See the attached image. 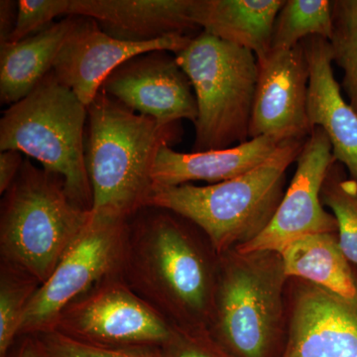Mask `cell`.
I'll return each instance as SVG.
<instances>
[{
  "mask_svg": "<svg viewBox=\"0 0 357 357\" xmlns=\"http://www.w3.org/2000/svg\"><path fill=\"white\" fill-rule=\"evenodd\" d=\"M218 265L211 241L188 218L145 206L129 220L121 278L172 325L210 328Z\"/></svg>",
  "mask_w": 357,
  "mask_h": 357,
  "instance_id": "obj_1",
  "label": "cell"
},
{
  "mask_svg": "<svg viewBox=\"0 0 357 357\" xmlns=\"http://www.w3.org/2000/svg\"><path fill=\"white\" fill-rule=\"evenodd\" d=\"M183 133L182 121L163 123L100 91L88 105L86 131L91 213L130 220L145 208L157 155L181 142Z\"/></svg>",
  "mask_w": 357,
  "mask_h": 357,
  "instance_id": "obj_2",
  "label": "cell"
},
{
  "mask_svg": "<svg viewBox=\"0 0 357 357\" xmlns=\"http://www.w3.org/2000/svg\"><path fill=\"white\" fill-rule=\"evenodd\" d=\"M307 138H293L252 170L208 185L154 188L146 206L172 211L197 225L218 256L266 229L286 192V175Z\"/></svg>",
  "mask_w": 357,
  "mask_h": 357,
  "instance_id": "obj_3",
  "label": "cell"
},
{
  "mask_svg": "<svg viewBox=\"0 0 357 357\" xmlns=\"http://www.w3.org/2000/svg\"><path fill=\"white\" fill-rule=\"evenodd\" d=\"M288 281L280 253L232 249L220 255L211 335L234 357H281Z\"/></svg>",
  "mask_w": 357,
  "mask_h": 357,
  "instance_id": "obj_4",
  "label": "cell"
},
{
  "mask_svg": "<svg viewBox=\"0 0 357 357\" xmlns=\"http://www.w3.org/2000/svg\"><path fill=\"white\" fill-rule=\"evenodd\" d=\"M75 204L58 174L24 159L0 208V260L43 284L91 218Z\"/></svg>",
  "mask_w": 357,
  "mask_h": 357,
  "instance_id": "obj_5",
  "label": "cell"
},
{
  "mask_svg": "<svg viewBox=\"0 0 357 357\" xmlns=\"http://www.w3.org/2000/svg\"><path fill=\"white\" fill-rule=\"evenodd\" d=\"M88 107L51 72L0 119V150H17L65 180L68 196L93 208L86 162Z\"/></svg>",
  "mask_w": 357,
  "mask_h": 357,
  "instance_id": "obj_6",
  "label": "cell"
},
{
  "mask_svg": "<svg viewBox=\"0 0 357 357\" xmlns=\"http://www.w3.org/2000/svg\"><path fill=\"white\" fill-rule=\"evenodd\" d=\"M175 57L198 105L192 152L227 149L250 140L258 77L255 53L203 31Z\"/></svg>",
  "mask_w": 357,
  "mask_h": 357,
  "instance_id": "obj_7",
  "label": "cell"
},
{
  "mask_svg": "<svg viewBox=\"0 0 357 357\" xmlns=\"http://www.w3.org/2000/svg\"><path fill=\"white\" fill-rule=\"evenodd\" d=\"M128 225V218L91 213L88 225L33 297L20 337L52 332L70 304L102 281L121 275Z\"/></svg>",
  "mask_w": 357,
  "mask_h": 357,
  "instance_id": "obj_8",
  "label": "cell"
},
{
  "mask_svg": "<svg viewBox=\"0 0 357 357\" xmlns=\"http://www.w3.org/2000/svg\"><path fill=\"white\" fill-rule=\"evenodd\" d=\"M172 330V324L115 275L66 307L52 332L96 347L160 349Z\"/></svg>",
  "mask_w": 357,
  "mask_h": 357,
  "instance_id": "obj_9",
  "label": "cell"
},
{
  "mask_svg": "<svg viewBox=\"0 0 357 357\" xmlns=\"http://www.w3.org/2000/svg\"><path fill=\"white\" fill-rule=\"evenodd\" d=\"M335 161L325 131L319 126L312 128L296 160L295 174L271 222L253 241L236 249L243 253H281L302 237L337 232V220L326 210L321 199L326 174Z\"/></svg>",
  "mask_w": 357,
  "mask_h": 357,
  "instance_id": "obj_10",
  "label": "cell"
},
{
  "mask_svg": "<svg viewBox=\"0 0 357 357\" xmlns=\"http://www.w3.org/2000/svg\"><path fill=\"white\" fill-rule=\"evenodd\" d=\"M287 337L281 357H357V305L290 278Z\"/></svg>",
  "mask_w": 357,
  "mask_h": 357,
  "instance_id": "obj_11",
  "label": "cell"
},
{
  "mask_svg": "<svg viewBox=\"0 0 357 357\" xmlns=\"http://www.w3.org/2000/svg\"><path fill=\"white\" fill-rule=\"evenodd\" d=\"M100 91L137 114L163 123H196L198 105L189 77L168 51L129 59L105 79Z\"/></svg>",
  "mask_w": 357,
  "mask_h": 357,
  "instance_id": "obj_12",
  "label": "cell"
},
{
  "mask_svg": "<svg viewBox=\"0 0 357 357\" xmlns=\"http://www.w3.org/2000/svg\"><path fill=\"white\" fill-rule=\"evenodd\" d=\"M192 36H170L146 43L121 41L109 36L93 18L77 16L52 72L88 107L107 77L129 59L153 51L177 54L190 44Z\"/></svg>",
  "mask_w": 357,
  "mask_h": 357,
  "instance_id": "obj_13",
  "label": "cell"
},
{
  "mask_svg": "<svg viewBox=\"0 0 357 357\" xmlns=\"http://www.w3.org/2000/svg\"><path fill=\"white\" fill-rule=\"evenodd\" d=\"M257 64L249 139L265 135L309 137L310 70L303 44L290 50H271Z\"/></svg>",
  "mask_w": 357,
  "mask_h": 357,
  "instance_id": "obj_14",
  "label": "cell"
},
{
  "mask_svg": "<svg viewBox=\"0 0 357 357\" xmlns=\"http://www.w3.org/2000/svg\"><path fill=\"white\" fill-rule=\"evenodd\" d=\"M194 0H70L69 15L93 18L102 31L121 41L146 43L191 36Z\"/></svg>",
  "mask_w": 357,
  "mask_h": 357,
  "instance_id": "obj_15",
  "label": "cell"
},
{
  "mask_svg": "<svg viewBox=\"0 0 357 357\" xmlns=\"http://www.w3.org/2000/svg\"><path fill=\"white\" fill-rule=\"evenodd\" d=\"M310 81L307 119L312 129L325 131L335 159L357 181V114L345 102L333 70L330 41L312 36L302 41Z\"/></svg>",
  "mask_w": 357,
  "mask_h": 357,
  "instance_id": "obj_16",
  "label": "cell"
},
{
  "mask_svg": "<svg viewBox=\"0 0 357 357\" xmlns=\"http://www.w3.org/2000/svg\"><path fill=\"white\" fill-rule=\"evenodd\" d=\"M290 139L293 138L265 135L227 149L191 153L164 146L157 155L152 170L153 189L176 187L194 181L217 184L238 177L266 161Z\"/></svg>",
  "mask_w": 357,
  "mask_h": 357,
  "instance_id": "obj_17",
  "label": "cell"
},
{
  "mask_svg": "<svg viewBox=\"0 0 357 357\" xmlns=\"http://www.w3.org/2000/svg\"><path fill=\"white\" fill-rule=\"evenodd\" d=\"M285 0H194L192 20L203 31L255 53L271 51L277 15Z\"/></svg>",
  "mask_w": 357,
  "mask_h": 357,
  "instance_id": "obj_18",
  "label": "cell"
},
{
  "mask_svg": "<svg viewBox=\"0 0 357 357\" xmlns=\"http://www.w3.org/2000/svg\"><path fill=\"white\" fill-rule=\"evenodd\" d=\"M76 22L77 16H68L28 38L0 46L2 105L20 102L51 72L59 52Z\"/></svg>",
  "mask_w": 357,
  "mask_h": 357,
  "instance_id": "obj_19",
  "label": "cell"
},
{
  "mask_svg": "<svg viewBox=\"0 0 357 357\" xmlns=\"http://www.w3.org/2000/svg\"><path fill=\"white\" fill-rule=\"evenodd\" d=\"M280 255L289 279L314 284L357 305V268L342 252L337 232L302 237Z\"/></svg>",
  "mask_w": 357,
  "mask_h": 357,
  "instance_id": "obj_20",
  "label": "cell"
},
{
  "mask_svg": "<svg viewBox=\"0 0 357 357\" xmlns=\"http://www.w3.org/2000/svg\"><path fill=\"white\" fill-rule=\"evenodd\" d=\"M333 34V1L285 0L275 21L271 50H290L309 37L331 41Z\"/></svg>",
  "mask_w": 357,
  "mask_h": 357,
  "instance_id": "obj_21",
  "label": "cell"
},
{
  "mask_svg": "<svg viewBox=\"0 0 357 357\" xmlns=\"http://www.w3.org/2000/svg\"><path fill=\"white\" fill-rule=\"evenodd\" d=\"M41 285L23 268L0 260V357H6L20 337L26 310Z\"/></svg>",
  "mask_w": 357,
  "mask_h": 357,
  "instance_id": "obj_22",
  "label": "cell"
},
{
  "mask_svg": "<svg viewBox=\"0 0 357 357\" xmlns=\"http://www.w3.org/2000/svg\"><path fill=\"white\" fill-rule=\"evenodd\" d=\"M321 199L337 220L342 252L357 268V181L349 177L344 165L337 160L326 174Z\"/></svg>",
  "mask_w": 357,
  "mask_h": 357,
  "instance_id": "obj_23",
  "label": "cell"
},
{
  "mask_svg": "<svg viewBox=\"0 0 357 357\" xmlns=\"http://www.w3.org/2000/svg\"><path fill=\"white\" fill-rule=\"evenodd\" d=\"M333 63L344 70L342 86L357 114V0L333 1Z\"/></svg>",
  "mask_w": 357,
  "mask_h": 357,
  "instance_id": "obj_24",
  "label": "cell"
},
{
  "mask_svg": "<svg viewBox=\"0 0 357 357\" xmlns=\"http://www.w3.org/2000/svg\"><path fill=\"white\" fill-rule=\"evenodd\" d=\"M45 357H162L159 349L152 347H96L83 344L57 332L35 335Z\"/></svg>",
  "mask_w": 357,
  "mask_h": 357,
  "instance_id": "obj_25",
  "label": "cell"
},
{
  "mask_svg": "<svg viewBox=\"0 0 357 357\" xmlns=\"http://www.w3.org/2000/svg\"><path fill=\"white\" fill-rule=\"evenodd\" d=\"M162 357H234L218 344L208 328L174 326L165 344L159 349Z\"/></svg>",
  "mask_w": 357,
  "mask_h": 357,
  "instance_id": "obj_26",
  "label": "cell"
},
{
  "mask_svg": "<svg viewBox=\"0 0 357 357\" xmlns=\"http://www.w3.org/2000/svg\"><path fill=\"white\" fill-rule=\"evenodd\" d=\"M70 6V0H18L17 22L8 42H20L46 29L58 16L69 15Z\"/></svg>",
  "mask_w": 357,
  "mask_h": 357,
  "instance_id": "obj_27",
  "label": "cell"
},
{
  "mask_svg": "<svg viewBox=\"0 0 357 357\" xmlns=\"http://www.w3.org/2000/svg\"><path fill=\"white\" fill-rule=\"evenodd\" d=\"M24 159L17 150H6L0 153V194L9 189L20 173Z\"/></svg>",
  "mask_w": 357,
  "mask_h": 357,
  "instance_id": "obj_28",
  "label": "cell"
},
{
  "mask_svg": "<svg viewBox=\"0 0 357 357\" xmlns=\"http://www.w3.org/2000/svg\"><path fill=\"white\" fill-rule=\"evenodd\" d=\"M17 1H0V46L8 42L17 22Z\"/></svg>",
  "mask_w": 357,
  "mask_h": 357,
  "instance_id": "obj_29",
  "label": "cell"
},
{
  "mask_svg": "<svg viewBox=\"0 0 357 357\" xmlns=\"http://www.w3.org/2000/svg\"><path fill=\"white\" fill-rule=\"evenodd\" d=\"M6 357H45L38 340L33 335H22L16 340Z\"/></svg>",
  "mask_w": 357,
  "mask_h": 357,
  "instance_id": "obj_30",
  "label": "cell"
}]
</instances>
